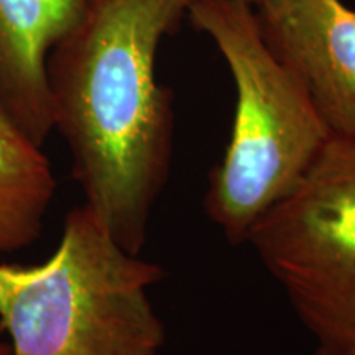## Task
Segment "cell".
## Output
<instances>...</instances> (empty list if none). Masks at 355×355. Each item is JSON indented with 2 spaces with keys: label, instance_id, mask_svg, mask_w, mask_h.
Segmentation results:
<instances>
[{
  "label": "cell",
  "instance_id": "cell-12",
  "mask_svg": "<svg viewBox=\"0 0 355 355\" xmlns=\"http://www.w3.org/2000/svg\"><path fill=\"white\" fill-rule=\"evenodd\" d=\"M329 355H331V354H329Z\"/></svg>",
  "mask_w": 355,
  "mask_h": 355
},
{
  "label": "cell",
  "instance_id": "cell-8",
  "mask_svg": "<svg viewBox=\"0 0 355 355\" xmlns=\"http://www.w3.org/2000/svg\"><path fill=\"white\" fill-rule=\"evenodd\" d=\"M0 355H10V349L7 344H0Z\"/></svg>",
  "mask_w": 355,
  "mask_h": 355
},
{
  "label": "cell",
  "instance_id": "cell-9",
  "mask_svg": "<svg viewBox=\"0 0 355 355\" xmlns=\"http://www.w3.org/2000/svg\"><path fill=\"white\" fill-rule=\"evenodd\" d=\"M243 2H247L248 6H254V3H257V6H259V3L263 2V0H243Z\"/></svg>",
  "mask_w": 355,
  "mask_h": 355
},
{
  "label": "cell",
  "instance_id": "cell-10",
  "mask_svg": "<svg viewBox=\"0 0 355 355\" xmlns=\"http://www.w3.org/2000/svg\"><path fill=\"white\" fill-rule=\"evenodd\" d=\"M318 355H329V354L324 352V350H318Z\"/></svg>",
  "mask_w": 355,
  "mask_h": 355
},
{
  "label": "cell",
  "instance_id": "cell-5",
  "mask_svg": "<svg viewBox=\"0 0 355 355\" xmlns=\"http://www.w3.org/2000/svg\"><path fill=\"white\" fill-rule=\"evenodd\" d=\"M257 19L329 130L355 140V10L340 0H263Z\"/></svg>",
  "mask_w": 355,
  "mask_h": 355
},
{
  "label": "cell",
  "instance_id": "cell-1",
  "mask_svg": "<svg viewBox=\"0 0 355 355\" xmlns=\"http://www.w3.org/2000/svg\"><path fill=\"white\" fill-rule=\"evenodd\" d=\"M193 2L91 0L46 60L53 128L68 144L84 206L133 255L171 168V102L155 58Z\"/></svg>",
  "mask_w": 355,
  "mask_h": 355
},
{
  "label": "cell",
  "instance_id": "cell-6",
  "mask_svg": "<svg viewBox=\"0 0 355 355\" xmlns=\"http://www.w3.org/2000/svg\"><path fill=\"white\" fill-rule=\"evenodd\" d=\"M91 0H0V110L33 144L53 132L46 60Z\"/></svg>",
  "mask_w": 355,
  "mask_h": 355
},
{
  "label": "cell",
  "instance_id": "cell-11",
  "mask_svg": "<svg viewBox=\"0 0 355 355\" xmlns=\"http://www.w3.org/2000/svg\"><path fill=\"white\" fill-rule=\"evenodd\" d=\"M0 329H2V326H0Z\"/></svg>",
  "mask_w": 355,
  "mask_h": 355
},
{
  "label": "cell",
  "instance_id": "cell-7",
  "mask_svg": "<svg viewBox=\"0 0 355 355\" xmlns=\"http://www.w3.org/2000/svg\"><path fill=\"white\" fill-rule=\"evenodd\" d=\"M56 191L50 159L0 110V254L37 241Z\"/></svg>",
  "mask_w": 355,
  "mask_h": 355
},
{
  "label": "cell",
  "instance_id": "cell-3",
  "mask_svg": "<svg viewBox=\"0 0 355 355\" xmlns=\"http://www.w3.org/2000/svg\"><path fill=\"white\" fill-rule=\"evenodd\" d=\"M194 25L211 37L232 73L237 104L224 158L204 206L230 242L298 186L332 132L298 79L273 55L243 0H194Z\"/></svg>",
  "mask_w": 355,
  "mask_h": 355
},
{
  "label": "cell",
  "instance_id": "cell-4",
  "mask_svg": "<svg viewBox=\"0 0 355 355\" xmlns=\"http://www.w3.org/2000/svg\"><path fill=\"white\" fill-rule=\"evenodd\" d=\"M319 350L355 355V140L332 133L303 180L248 232Z\"/></svg>",
  "mask_w": 355,
  "mask_h": 355
},
{
  "label": "cell",
  "instance_id": "cell-2",
  "mask_svg": "<svg viewBox=\"0 0 355 355\" xmlns=\"http://www.w3.org/2000/svg\"><path fill=\"white\" fill-rule=\"evenodd\" d=\"M162 278V266L127 252L89 207H76L50 259L0 263L10 355H158L166 329L150 290Z\"/></svg>",
  "mask_w": 355,
  "mask_h": 355
}]
</instances>
